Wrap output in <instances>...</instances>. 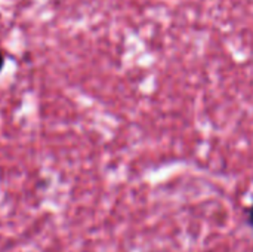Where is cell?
I'll list each match as a JSON object with an SVG mask.
<instances>
[{
	"label": "cell",
	"instance_id": "cell-1",
	"mask_svg": "<svg viewBox=\"0 0 253 252\" xmlns=\"http://www.w3.org/2000/svg\"><path fill=\"white\" fill-rule=\"evenodd\" d=\"M3 65H4V55H3V52L0 50V71H1V68H3Z\"/></svg>",
	"mask_w": 253,
	"mask_h": 252
},
{
	"label": "cell",
	"instance_id": "cell-2",
	"mask_svg": "<svg viewBox=\"0 0 253 252\" xmlns=\"http://www.w3.org/2000/svg\"><path fill=\"white\" fill-rule=\"evenodd\" d=\"M249 223H251V226H252L253 229V205L252 208H251V211H249Z\"/></svg>",
	"mask_w": 253,
	"mask_h": 252
}]
</instances>
